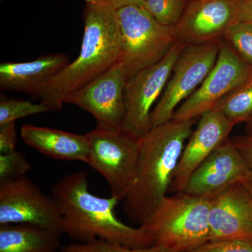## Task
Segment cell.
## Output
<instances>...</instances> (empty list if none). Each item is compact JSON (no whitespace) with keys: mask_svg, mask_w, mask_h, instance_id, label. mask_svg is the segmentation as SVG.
Segmentation results:
<instances>
[{"mask_svg":"<svg viewBox=\"0 0 252 252\" xmlns=\"http://www.w3.org/2000/svg\"><path fill=\"white\" fill-rule=\"evenodd\" d=\"M243 184L245 185V187H246L248 191L250 192L252 198V182H250V181H246V182H243Z\"/></svg>","mask_w":252,"mask_h":252,"instance_id":"obj_30","label":"cell"},{"mask_svg":"<svg viewBox=\"0 0 252 252\" xmlns=\"http://www.w3.org/2000/svg\"><path fill=\"white\" fill-rule=\"evenodd\" d=\"M246 124L247 134H252V119H251L250 122L246 123Z\"/></svg>","mask_w":252,"mask_h":252,"instance_id":"obj_31","label":"cell"},{"mask_svg":"<svg viewBox=\"0 0 252 252\" xmlns=\"http://www.w3.org/2000/svg\"><path fill=\"white\" fill-rule=\"evenodd\" d=\"M127 77L120 61L95 79L69 94L64 103L72 104L90 113L97 128H122L126 115Z\"/></svg>","mask_w":252,"mask_h":252,"instance_id":"obj_11","label":"cell"},{"mask_svg":"<svg viewBox=\"0 0 252 252\" xmlns=\"http://www.w3.org/2000/svg\"><path fill=\"white\" fill-rule=\"evenodd\" d=\"M119 34V61L127 82L137 73L163 59L175 44L172 28L162 26L142 6L117 9Z\"/></svg>","mask_w":252,"mask_h":252,"instance_id":"obj_5","label":"cell"},{"mask_svg":"<svg viewBox=\"0 0 252 252\" xmlns=\"http://www.w3.org/2000/svg\"><path fill=\"white\" fill-rule=\"evenodd\" d=\"M115 9H120L127 6H142L144 0H108Z\"/></svg>","mask_w":252,"mask_h":252,"instance_id":"obj_29","label":"cell"},{"mask_svg":"<svg viewBox=\"0 0 252 252\" xmlns=\"http://www.w3.org/2000/svg\"><path fill=\"white\" fill-rule=\"evenodd\" d=\"M210 199L182 192L167 195L140 224L154 246L190 252L210 241Z\"/></svg>","mask_w":252,"mask_h":252,"instance_id":"obj_4","label":"cell"},{"mask_svg":"<svg viewBox=\"0 0 252 252\" xmlns=\"http://www.w3.org/2000/svg\"><path fill=\"white\" fill-rule=\"evenodd\" d=\"M84 31L75 61L41 86L33 98L54 111L62 109L66 97L109 70L120 58L117 9L109 1L89 4L84 11Z\"/></svg>","mask_w":252,"mask_h":252,"instance_id":"obj_2","label":"cell"},{"mask_svg":"<svg viewBox=\"0 0 252 252\" xmlns=\"http://www.w3.org/2000/svg\"><path fill=\"white\" fill-rule=\"evenodd\" d=\"M223 40L252 67V25L236 22L225 32Z\"/></svg>","mask_w":252,"mask_h":252,"instance_id":"obj_22","label":"cell"},{"mask_svg":"<svg viewBox=\"0 0 252 252\" xmlns=\"http://www.w3.org/2000/svg\"><path fill=\"white\" fill-rule=\"evenodd\" d=\"M195 123L196 119L171 120L140 139L135 179L123 200L124 212L132 221L141 224L167 196Z\"/></svg>","mask_w":252,"mask_h":252,"instance_id":"obj_3","label":"cell"},{"mask_svg":"<svg viewBox=\"0 0 252 252\" xmlns=\"http://www.w3.org/2000/svg\"><path fill=\"white\" fill-rule=\"evenodd\" d=\"M15 122L0 124V154L11 153L16 151L17 133Z\"/></svg>","mask_w":252,"mask_h":252,"instance_id":"obj_26","label":"cell"},{"mask_svg":"<svg viewBox=\"0 0 252 252\" xmlns=\"http://www.w3.org/2000/svg\"><path fill=\"white\" fill-rule=\"evenodd\" d=\"M61 235L28 223L0 224V252H57Z\"/></svg>","mask_w":252,"mask_h":252,"instance_id":"obj_18","label":"cell"},{"mask_svg":"<svg viewBox=\"0 0 252 252\" xmlns=\"http://www.w3.org/2000/svg\"><path fill=\"white\" fill-rule=\"evenodd\" d=\"M61 252H174L161 247L132 248L103 240H95L88 243H71L63 247Z\"/></svg>","mask_w":252,"mask_h":252,"instance_id":"obj_23","label":"cell"},{"mask_svg":"<svg viewBox=\"0 0 252 252\" xmlns=\"http://www.w3.org/2000/svg\"><path fill=\"white\" fill-rule=\"evenodd\" d=\"M31 165L21 152L0 154V183L26 175Z\"/></svg>","mask_w":252,"mask_h":252,"instance_id":"obj_24","label":"cell"},{"mask_svg":"<svg viewBox=\"0 0 252 252\" xmlns=\"http://www.w3.org/2000/svg\"><path fill=\"white\" fill-rule=\"evenodd\" d=\"M90 146L88 163L105 179L112 196L124 200L137 172L140 139L124 132L96 127L87 133Z\"/></svg>","mask_w":252,"mask_h":252,"instance_id":"obj_6","label":"cell"},{"mask_svg":"<svg viewBox=\"0 0 252 252\" xmlns=\"http://www.w3.org/2000/svg\"><path fill=\"white\" fill-rule=\"evenodd\" d=\"M231 141L241 153L252 172V134L238 136L231 139Z\"/></svg>","mask_w":252,"mask_h":252,"instance_id":"obj_27","label":"cell"},{"mask_svg":"<svg viewBox=\"0 0 252 252\" xmlns=\"http://www.w3.org/2000/svg\"><path fill=\"white\" fill-rule=\"evenodd\" d=\"M209 199L210 241L252 243V198L243 182L230 186Z\"/></svg>","mask_w":252,"mask_h":252,"instance_id":"obj_14","label":"cell"},{"mask_svg":"<svg viewBox=\"0 0 252 252\" xmlns=\"http://www.w3.org/2000/svg\"><path fill=\"white\" fill-rule=\"evenodd\" d=\"M215 109L233 126L252 119V76L221 99Z\"/></svg>","mask_w":252,"mask_h":252,"instance_id":"obj_19","label":"cell"},{"mask_svg":"<svg viewBox=\"0 0 252 252\" xmlns=\"http://www.w3.org/2000/svg\"><path fill=\"white\" fill-rule=\"evenodd\" d=\"M222 41L185 46L152 111V128L171 121L180 104L201 85L216 63Z\"/></svg>","mask_w":252,"mask_h":252,"instance_id":"obj_7","label":"cell"},{"mask_svg":"<svg viewBox=\"0 0 252 252\" xmlns=\"http://www.w3.org/2000/svg\"><path fill=\"white\" fill-rule=\"evenodd\" d=\"M50 112H53L52 109L43 102L33 103L31 100L2 97L0 99V124Z\"/></svg>","mask_w":252,"mask_h":252,"instance_id":"obj_21","label":"cell"},{"mask_svg":"<svg viewBox=\"0 0 252 252\" xmlns=\"http://www.w3.org/2000/svg\"><path fill=\"white\" fill-rule=\"evenodd\" d=\"M185 146L169 193H182L192 173L220 144L228 140L234 126L217 109L199 117Z\"/></svg>","mask_w":252,"mask_h":252,"instance_id":"obj_15","label":"cell"},{"mask_svg":"<svg viewBox=\"0 0 252 252\" xmlns=\"http://www.w3.org/2000/svg\"><path fill=\"white\" fill-rule=\"evenodd\" d=\"M237 22L252 25V0H238Z\"/></svg>","mask_w":252,"mask_h":252,"instance_id":"obj_28","label":"cell"},{"mask_svg":"<svg viewBox=\"0 0 252 252\" xmlns=\"http://www.w3.org/2000/svg\"><path fill=\"white\" fill-rule=\"evenodd\" d=\"M190 252H252V243L237 240L210 241Z\"/></svg>","mask_w":252,"mask_h":252,"instance_id":"obj_25","label":"cell"},{"mask_svg":"<svg viewBox=\"0 0 252 252\" xmlns=\"http://www.w3.org/2000/svg\"><path fill=\"white\" fill-rule=\"evenodd\" d=\"M142 6L158 23L170 28L180 21L187 7L185 0H144Z\"/></svg>","mask_w":252,"mask_h":252,"instance_id":"obj_20","label":"cell"},{"mask_svg":"<svg viewBox=\"0 0 252 252\" xmlns=\"http://www.w3.org/2000/svg\"><path fill=\"white\" fill-rule=\"evenodd\" d=\"M86 3L89 4H95V3L107 2L108 0H85Z\"/></svg>","mask_w":252,"mask_h":252,"instance_id":"obj_32","label":"cell"},{"mask_svg":"<svg viewBox=\"0 0 252 252\" xmlns=\"http://www.w3.org/2000/svg\"><path fill=\"white\" fill-rule=\"evenodd\" d=\"M21 135L25 143L47 157L85 163L89 161L90 146L87 134L79 135L26 124L21 127Z\"/></svg>","mask_w":252,"mask_h":252,"instance_id":"obj_17","label":"cell"},{"mask_svg":"<svg viewBox=\"0 0 252 252\" xmlns=\"http://www.w3.org/2000/svg\"><path fill=\"white\" fill-rule=\"evenodd\" d=\"M59 207L63 233L76 243L95 240L132 248L154 246L152 238L141 227L125 224L116 215L119 199L101 198L89 190L87 172H73L61 179L51 190Z\"/></svg>","mask_w":252,"mask_h":252,"instance_id":"obj_1","label":"cell"},{"mask_svg":"<svg viewBox=\"0 0 252 252\" xmlns=\"http://www.w3.org/2000/svg\"><path fill=\"white\" fill-rule=\"evenodd\" d=\"M186 45L176 41L163 59L140 71L127 82L126 115L122 130L137 139L152 129L151 115L154 104L165 90L181 53Z\"/></svg>","mask_w":252,"mask_h":252,"instance_id":"obj_8","label":"cell"},{"mask_svg":"<svg viewBox=\"0 0 252 252\" xmlns=\"http://www.w3.org/2000/svg\"><path fill=\"white\" fill-rule=\"evenodd\" d=\"M7 223H28L64 233L56 200L26 175L0 183V224Z\"/></svg>","mask_w":252,"mask_h":252,"instance_id":"obj_10","label":"cell"},{"mask_svg":"<svg viewBox=\"0 0 252 252\" xmlns=\"http://www.w3.org/2000/svg\"><path fill=\"white\" fill-rule=\"evenodd\" d=\"M252 67L222 41L216 63L195 92L175 111L172 120L197 119L215 109L221 99L248 81Z\"/></svg>","mask_w":252,"mask_h":252,"instance_id":"obj_9","label":"cell"},{"mask_svg":"<svg viewBox=\"0 0 252 252\" xmlns=\"http://www.w3.org/2000/svg\"><path fill=\"white\" fill-rule=\"evenodd\" d=\"M238 0H192L173 29L176 41L195 45L223 40L237 22Z\"/></svg>","mask_w":252,"mask_h":252,"instance_id":"obj_12","label":"cell"},{"mask_svg":"<svg viewBox=\"0 0 252 252\" xmlns=\"http://www.w3.org/2000/svg\"><path fill=\"white\" fill-rule=\"evenodd\" d=\"M246 181L252 182L251 169L231 139H228L192 173L183 192L210 198L230 186Z\"/></svg>","mask_w":252,"mask_h":252,"instance_id":"obj_13","label":"cell"},{"mask_svg":"<svg viewBox=\"0 0 252 252\" xmlns=\"http://www.w3.org/2000/svg\"><path fill=\"white\" fill-rule=\"evenodd\" d=\"M64 54H49L34 61L4 62L0 64V89L34 95L37 91L69 64Z\"/></svg>","mask_w":252,"mask_h":252,"instance_id":"obj_16","label":"cell"}]
</instances>
